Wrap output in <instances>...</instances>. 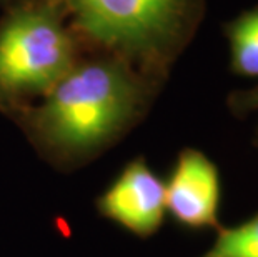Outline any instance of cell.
Here are the masks:
<instances>
[{
	"label": "cell",
	"mask_w": 258,
	"mask_h": 257,
	"mask_svg": "<svg viewBox=\"0 0 258 257\" xmlns=\"http://www.w3.org/2000/svg\"><path fill=\"white\" fill-rule=\"evenodd\" d=\"M57 2L14 9L0 24V112L12 116L42 99L77 62Z\"/></svg>",
	"instance_id": "7a4b0ae2"
},
{
	"label": "cell",
	"mask_w": 258,
	"mask_h": 257,
	"mask_svg": "<svg viewBox=\"0 0 258 257\" xmlns=\"http://www.w3.org/2000/svg\"><path fill=\"white\" fill-rule=\"evenodd\" d=\"M232 107L240 114L258 111V87L246 92H240V94L232 97Z\"/></svg>",
	"instance_id": "ba28073f"
},
{
	"label": "cell",
	"mask_w": 258,
	"mask_h": 257,
	"mask_svg": "<svg viewBox=\"0 0 258 257\" xmlns=\"http://www.w3.org/2000/svg\"><path fill=\"white\" fill-rule=\"evenodd\" d=\"M228 39L235 72L258 77V9L245 12L230 24Z\"/></svg>",
	"instance_id": "8992f818"
},
{
	"label": "cell",
	"mask_w": 258,
	"mask_h": 257,
	"mask_svg": "<svg viewBox=\"0 0 258 257\" xmlns=\"http://www.w3.org/2000/svg\"><path fill=\"white\" fill-rule=\"evenodd\" d=\"M167 214L186 231L220 229L222 180L203 152L183 149L165 182Z\"/></svg>",
	"instance_id": "5b68a950"
},
{
	"label": "cell",
	"mask_w": 258,
	"mask_h": 257,
	"mask_svg": "<svg viewBox=\"0 0 258 257\" xmlns=\"http://www.w3.org/2000/svg\"><path fill=\"white\" fill-rule=\"evenodd\" d=\"M95 209L132 236L148 239L160 231L167 217L165 180L144 157H137L95 199Z\"/></svg>",
	"instance_id": "277c9868"
},
{
	"label": "cell",
	"mask_w": 258,
	"mask_h": 257,
	"mask_svg": "<svg viewBox=\"0 0 258 257\" xmlns=\"http://www.w3.org/2000/svg\"><path fill=\"white\" fill-rule=\"evenodd\" d=\"M200 257H258V212L237 226L218 229L210 249Z\"/></svg>",
	"instance_id": "52a82bcc"
},
{
	"label": "cell",
	"mask_w": 258,
	"mask_h": 257,
	"mask_svg": "<svg viewBox=\"0 0 258 257\" xmlns=\"http://www.w3.org/2000/svg\"><path fill=\"white\" fill-rule=\"evenodd\" d=\"M152 82L117 56L77 62L38 104L10 117L52 166L70 171L112 147L144 116Z\"/></svg>",
	"instance_id": "6da1fadb"
},
{
	"label": "cell",
	"mask_w": 258,
	"mask_h": 257,
	"mask_svg": "<svg viewBox=\"0 0 258 257\" xmlns=\"http://www.w3.org/2000/svg\"><path fill=\"white\" fill-rule=\"evenodd\" d=\"M85 37L142 70L160 69L180 40L190 0H58Z\"/></svg>",
	"instance_id": "3957f363"
}]
</instances>
